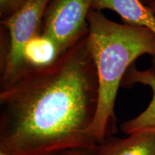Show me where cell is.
Listing matches in <instances>:
<instances>
[{
    "instance_id": "obj_1",
    "label": "cell",
    "mask_w": 155,
    "mask_h": 155,
    "mask_svg": "<svg viewBox=\"0 0 155 155\" xmlns=\"http://www.w3.org/2000/svg\"><path fill=\"white\" fill-rule=\"evenodd\" d=\"M98 99L87 33L53 65L0 91V150L11 155H56L94 148L91 129Z\"/></svg>"
},
{
    "instance_id": "obj_2",
    "label": "cell",
    "mask_w": 155,
    "mask_h": 155,
    "mask_svg": "<svg viewBox=\"0 0 155 155\" xmlns=\"http://www.w3.org/2000/svg\"><path fill=\"white\" fill-rule=\"evenodd\" d=\"M88 45L97 71L98 99L91 134L97 144L114 127V104L128 69L137 58H155V34L148 28L120 24L91 9L88 16Z\"/></svg>"
},
{
    "instance_id": "obj_3",
    "label": "cell",
    "mask_w": 155,
    "mask_h": 155,
    "mask_svg": "<svg viewBox=\"0 0 155 155\" xmlns=\"http://www.w3.org/2000/svg\"><path fill=\"white\" fill-rule=\"evenodd\" d=\"M50 0H28L18 12L1 24L7 32L0 55V91L14 85L22 71V52L29 40L42 33L45 14Z\"/></svg>"
},
{
    "instance_id": "obj_4",
    "label": "cell",
    "mask_w": 155,
    "mask_h": 155,
    "mask_svg": "<svg viewBox=\"0 0 155 155\" xmlns=\"http://www.w3.org/2000/svg\"><path fill=\"white\" fill-rule=\"evenodd\" d=\"M94 0H50L42 33L63 54L88 33V16Z\"/></svg>"
},
{
    "instance_id": "obj_5",
    "label": "cell",
    "mask_w": 155,
    "mask_h": 155,
    "mask_svg": "<svg viewBox=\"0 0 155 155\" xmlns=\"http://www.w3.org/2000/svg\"><path fill=\"white\" fill-rule=\"evenodd\" d=\"M141 84L152 89V98L144 111L134 119L121 124L122 132L127 135L155 131V68L141 71L132 65L128 69L122 80L124 86Z\"/></svg>"
},
{
    "instance_id": "obj_6",
    "label": "cell",
    "mask_w": 155,
    "mask_h": 155,
    "mask_svg": "<svg viewBox=\"0 0 155 155\" xmlns=\"http://www.w3.org/2000/svg\"><path fill=\"white\" fill-rule=\"evenodd\" d=\"M92 9H111L120 15L125 24L148 28L155 34V14L141 0H94ZM155 68V58H154Z\"/></svg>"
},
{
    "instance_id": "obj_7",
    "label": "cell",
    "mask_w": 155,
    "mask_h": 155,
    "mask_svg": "<svg viewBox=\"0 0 155 155\" xmlns=\"http://www.w3.org/2000/svg\"><path fill=\"white\" fill-rule=\"evenodd\" d=\"M94 155H155V131L136 133L127 138H106L96 144Z\"/></svg>"
},
{
    "instance_id": "obj_8",
    "label": "cell",
    "mask_w": 155,
    "mask_h": 155,
    "mask_svg": "<svg viewBox=\"0 0 155 155\" xmlns=\"http://www.w3.org/2000/svg\"><path fill=\"white\" fill-rule=\"evenodd\" d=\"M61 55L55 42L48 37L42 34L34 37L23 49L22 71L18 81L29 73L53 65Z\"/></svg>"
},
{
    "instance_id": "obj_9",
    "label": "cell",
    "mask_w": 155,
    "mask_h": 155,
    "mask_svg": "<svg viewBox=\"0 0 155 155\" xmlns=\"http://www.w3.org/2000/svg\"><path fill=\"white\" fill-rule=\"evenodd\" d=\"M28 0H0L1 20L9 18L18 12Z\"/></svg>"
},
{
    "instance_id": "obj_10",
    "label": "cell",
    "mask_w": 155,
    "mask_h": 155,
    "mask_svg": "<svg viewBox=\"0 0 155 155\" xmlns=\"http://www.w3.org/2000/svg\"><path fill=\"white\" fill-rule=\"evenodd\" d=\"M94 148H75L65 150L56 155H94Z\"/></svg>"
},
{
    "instance_id": "obj_11",
    "label": "cell",
    "mask_w": 155,
    "mask_h": 155,
    "mask_svg": "<svg viewBox=\"0 0 155 155\" xmlns=\"http://www.w3.org/2000/svg\"><path fill=\"white\" fill-rule=\"evenodd\" d=\"M147 6H148V7H150L151 10H152L153 12H154V14H155V1L152 2H150V4H148V5H147Z\"/></svg>"
},
{
    "instance_id": "obj_12",
    "label": "cell",
    "mask_w": 155,
    "mask_h": 155,
    "mask_svg": "<svg viewBox=\"0 0 155 155\" xmlns=\"http://www.w3.org/2000/svg\"><path fill=\"white\" fill-rule=\"evenodd\" d=\"M141 2H142L143 3L145 4V5H148V4H150V2H154L155 0H141Z\"/></svg>"
},
{
    "instance_id": "obj_13",
    "label": "cell",
    "mask_w": 155,
    "mask_h": 155,
    "mask_svg": "<svg viewBox=\"0 0 155 155\" xmlns=\"http://www.w3.org/2000/svg\"><path fill=\"white\" fill-rule=\"evenodd\" d=\"M0 155H11V154H9V153L5 152V151L0 150Z\"/></svg>"
}]
</instances>
